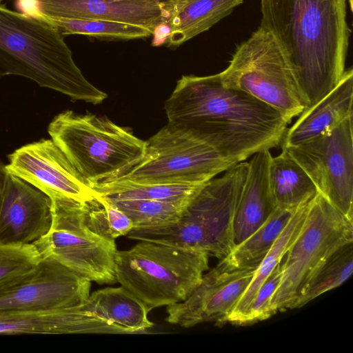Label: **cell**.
Listing matches in <instances>:
<instances>
[{"mask_svg": "<svg viewBox=\"0 0 353 353\" xmlns=\"http://www.w3.org/2000/svg\"><path fill=\"white\" fill-rule=\"evenodd\" d=\"M168 124L188 130L237 163L282 143L290 118L225 87L219 74L182 76L166 100Z\"/></svg>", "mask_w": 353, "mask_h": 353, "instance_id": "1", "label": "cell"}, {"mask_svg": "<svg viewBox=\"0 0 353 353\" xmlns=\"http://www.w3.org/2000/svg\"><path fill=\"white\" fill-rule=\"evenodd\" d=\"M260 26L283 48L307 108L331 92L345 70L351 30L347 0H259Z\"/></svg>", "mask_w": 353, "mask_h": 353, "instance_id": "2", "label": "cell"}, {"mask_svg": "<svg viewBox=\"0 0 353 353\" xmlns=\"http://www.w3.org/2000/svg\"><path fill=\"white\" fill-rule=\"evenodd\" d=\"M63 36L39 14L0 4V77L21 76L73 100L101 103L107 94L84 77Z\"/></svg>", "mask_w": 353, "mask_h": 353, "instance_id": "3", "label": "cell"}, {"mask_svg": "<svg viewBox=\"0 0 353 353\" xmlns=\"http://www.w3.org/2000/svg\"><path fill=\"white\" fill-rule=\"evenodd\" d=\"M248 171V162L237 163L221 177L205 182L176 223L155 229H132L127 236L200 251L223 259L235 247L234 216Z\"/></svg>", "mask_w": 353, "mask_h": 353, "instance_id": "4", "label": "cell"}, {"mask_svg": "<svg viewBox=\"0 0 353 353\" xmlns=\"http://www.w3.org/2000/svg\"><path fill=\"white\" fill-rule=\"evenodd\" d=\"M204 252L140 241L115 255L117 282L148 312L185 301L208 270Z\"/></svg>", "mask_w": 353, "mask_h": 353, "instance_id": "5", "label": "cell"}, {"mask_svg": "<svg viewBox=\"0 0 353 353\" xmlns=\"http://www.w3.org/2000/svg\"><path fill=\"white\" fill-rule=\"evenodd\" d=\"M48 132L91 186L123 176L145 155V141L92 114L61 112L50 123Z\"/></svg>", "mask_w": 353, "mask_h": 353, "instance_id": "6", "label": "cell"}, {"mask_svg": "<svg viewBox=\"0 0 353 353\" xmlns=\"http://www.w3.org/2000/svg\"><path fill=\"white\" fill-rule=\"evenodd\" d=\"M219 74L225 87L243 91L290 119L307 108L283 48L260 26L236 47Z\"/></svg>", "mask_w": 353, "mask_h": 353, "instance_id": "7", "label": "cell"}, {"mask_svg": "<svg viewBox=\"0 0 353 353\" xmlns=\"http://www.w3.org/2000/svg\"><path fill=\"white\" fill-rule=\"evenodd\" d=\"M353 242V221L318 193L309 202L299 234L281 261L282 274L271 301L274 315L292 309L314 272L336 251Z\"/></svg>", "mask_w": 353, "mask_h": 353, "instance_id": "8", "label": "cell"}, {"mask_svg": "<svg viewBox=\"0 0 353 353\" xmlns=\"http://www.w3.org/2000/svg\"><path fill=\"white\" fill-rule=\"evenodd\" d=\"M50 198V229L33 243L40 257L52 259L91 282L116 283L115 240L101 236L88 227L85 201L62 195Z\"/></svg>", "mask_w": 353, "mask_h": 353, "instance_id": "9", "label": "cell"}, {"mask_svg": "<svg viewBox=\"0 0 353 353\" xmlns=\"http://www.w3.org/2000/svg\"><path fill=\"white\" fill-rule=\"evenodd\" d=\"M235 164L193 133L167 124L145 141L142 161L112 181L130 184L197 185Z\"/></svg>", "mask_w": 353, "mask_h": 353, "instance_id": "10", "label": "cell"}, {"mask_svg": "<svg viewBox=\"0 0 353 353\" xmlns=\"http://www.w3.org/2000/svg\"><path fill=\"white\" fill-rule=\"evenodd\" d=\"M282 149L307 172L319 193L353 221L352 116L306 143Z\"/></svg>", "mask_w": 353, "mask_h": 353, "instance_id": "11", "label": "cell"}, {"mask_svg": "<svg viewBox=\"0 0 353 353\" xmlns=\"http://www.w3.org/2000/svg\"><path fill=\"white\" fill-rule=\"evenodd\" d=\"M91 281L50 259L0 289V311L46 310L81 303Z\"/></svg>", "mask_w": 353, "mask_h": 353, "instance_id": "12", "label": "cell"}, {"mask_svg": "<svg viewBox=\"0 0 353 353\" xmlns=\"http://www.w3.org/2000/svg\"><path fill=\"white\" fill-rule=\"evenodd\" d=\"M256 269L230 268L219 262L203 274L199 285L185 301L166 306V321L185 328L208 322L223 324Z\"/></svg>", "mask_w": 353, "mask_h": 353, "instance_id": "13", "label": "cell"}, {"mask_svg": "<svg viewBox=\"0 0 353 353\" xmlns=\"http://www.w3.org/2000/svg\"><path fill=\"white\" fill-rule=\"evenodd\" d=\"M8 159L6 167L9 173L49 197L62 195L87 201L97 194L52 139L23 145Z\"/></svg>", "mask_w": 353, "mask_h": 353, "instance_id": "14", "label": "cell"}, {"mask_svg": "<svg viewBox=\"0 0 353 353\" xmlns=\"http://www.w3.org/2000/svg\"><path fill=\"white\" fill-rule=\"evenodd\" d=\"M52 221L50 198L9 173L0 210V242L33 244L48 233Z\"/></svg>", "mask_w": 353, "mask_h": 353, "instance_id": "15", "label": "cell"}, {"mask_svg": "<svg viewBox=\"0 0 353 353\" xmlns=\"http://www.w3.org/2000/svg\"><path fill=\"white\" fill-rule=\"evenodd\" d=\"M33 12L53 17L100 19L145 28L163 21L161 0H32Z\"/></svg>", "mask_w": 353, "mask_h": 353, "instance_id": "16", "label": "cell"}, {"mask_svg": "<svg viewBox=\"0 0 353 353\" xmlns=\"http://www.w3.org/2000/svg\"><path fill=\"white\" fill-rule=\"evenodd\" d=\"M353 70H345L337 85L319 101L305 109L287 129L282 148L306 143L352 116Z\"/></svg>", "mask_w": 353, "mask_h": 353, "instance_id": "17", "label": "cell"}, {"mask_svg": "<svg viewBox=\"0 0 353 353\" xmlns=\"http://www.w3.org/2000/svg\"><path fill=\"white\" fill-rule=\"evenodd\" d=\"M270 150L252 155L233 221L235 246L254 232L276 208L270 190Z\"/></svg>", "mask_w": 353, "mask_h": 353, "instance_id": "18", "label": "cell"}, {"mask_svg": "<svg viewBox=\"0 0 353 353\" xmlns=\"http://www.w3.org/2000/svg\"><path fill=\"white\" fill-rule=\"evenodd\" d=\"M169 46H179L230 14L243 0H161Z\"/></svg>", "mask_w": 353, "mask_h": 353, "instance_id": "19", "label": "cell"}, {"mask_svg": "<svg viewBox=\"0 0 353 353\" xmlns=\"http://www.w3.org/2000/svg\"><path fill=\"white\" fill-rule=\"evenodd\" d=\"M268 179L276 208H297L319 193L307 172L283 149L280 154L271 157Z\"/></svg>", "mask_w": 353, "mask_h": 353, "instance_id": "20", "label": "cell"}, {"mask_svg": "<svg viewBox=\"0 0 353 353\" xmlns=\"http://www.w3.org/2000/svg\"><path fill=\"white\" fill-rule=\"evenodd\" d=\"M296 209L276 208L254 232L236 245L232 252L219 260V262L230 268H258Z\"/></svg>", "mask_w": 353, "mask_h": 353, "instance_id": "21", "label": "cell"}, {"mask_svg": "<svg viewBox=\"0 0 353 353\" xmlns=\"http://www.w3.org/2000/svg\"><path fill=\"white\" fill-rule=\"evenodd\" d=\"M308 202L296 209L286 226L274 242V245L257 268L254 276L246 290L235 305L225 323L236 325L253 300L258 290L270 276L297 236L304 221Z\"/></svg>", "mask_w": 353, "mask_h": 353, "instance_id": "22", "label": "cell"}, {"mask_svg": "<svg viewBox=\"0 0 353 353\" xmlns=\"http://www.w3.org/2000/svg\"><path fill=\"white\" fill-rule=\"evenodd\" d=\"M204 183L130 184L110 181L93 184L92 188L97 194L109 199H151L185 207Z\"/></svg>", "mask_w": 353, "mask_h": 353, "instance_id": "23", "label": "cell"}, {"mask_svg": "<svg viewBox=\"0 0 353 353\" xmlns=\"http://www.w3.org/2000/svg\"><path fill=\"white\" fill-rule=\"evenodd\" d=\"M353 272V242L330 256L301 289L292 309L299 308L321 294L343 284Z\"/></svg>", "mask_w": 353, "mask_h": 353, "instance_id": "24", "label": "cell"}, {"mask_svg": "<svg viewBox=\"0 0 353 353\" xmlns=\"http://www.w3.org/2000/svg\"><path fill=\"white\" fill-rule=\"evenodd\" d=\"M39 14L63 35L83 34L108 39H136L150 37L152 32L135 25L100 19L53 17Z\"/></svg>", "mask_w": 353, "mask_h": 353, "instance_id": "25", "label": "cell"}, {"mask_svg": "<svg viewBox=\"0 0 353 353\" xmlns=\"http://www.w3.org/2000/svg\"><path fill=\"white\" fill-rule=\"evenodd\" d=\"M107 199L131 219L133 229H155L173 225L185 208L172 202L151 199Z\"/></svg>", "mask_w": 353, "mask_h": 353, "instance_id": "26", "label": "cell"}, {"mask_svg": "<svg viewBox=\"0 0 353 353\" xmlns=\"http://www.w3.org/2000/svg\"><path fill=\"white\" fill-rule=\"evenodd\" d=\"M85 219L88 227L105 238L116 240L133 229L131 219L108 199L97 196L85 202Z\"/></svg>", "mask_w": 353, "mask_h": 353, "instance_id": "27", "label": "cell"}, {"mask_svg": "<svg viewBox=\"0 0 353 353\" xmlns=\"http://www.w3.org/2000/svg\"><path fill=\"white\" fill-rule=\"evenodd\" d=\"M41 259L33 244L0 242V289L34 269Z\"/></svg>", "mask_w": 353, "mask_h": 353, "instance_id": "28", "label": "cell"}, {"mask_svg": "<svg viewBox=\"0 0 353 353\" xmlns=\"http://www.w3.org/2000/svg\"><path fill=\"white\" fill-rule=\"evenodd\" d=\"M281 262L263 283L253 300L239 321L237 325H245L266 320L274 315L271 301L281 279Z\"/></svg>", "mask_w": 353, "mask_h": 353, "instance_id": "29", "label": "cell"}, {"mask_svg": "<svg viewBox=\"0 0 353 353\" xmlns=\"http://www.w3.org/2000/svg\"><path fill=\"white\" fill-rule=\"evenodd\" d=\"M8 174L6 165L0 162V210L5 196Z\"/></svg>", "mask_w": 353, "mask_h": 353, "instance_id": "30", "label": "cell"}, {"mask_svg": "<svg viewBox=\"0 0 353 353\" xmlns=\"http://www.w3.org/2000/svg\"><path fill=\"white\" fill-rule=\"evenodd\" d=\"M350 1V9L351 10H352V0H349Z\"/></svg>", "mask_w": 353, "mask_h": 353, "instance_id": "31", "label": "cell"}]
</instances>
